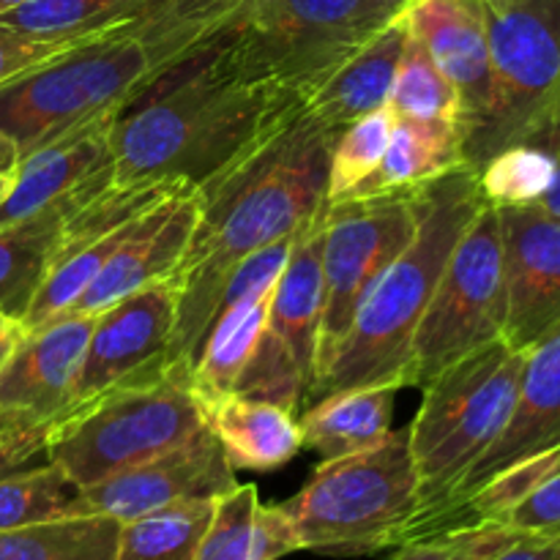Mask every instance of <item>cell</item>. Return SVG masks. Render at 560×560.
<instances>
[{
    "instance_id": "1",
    "label": "cell",
    "mask_w": 560,
    "mask_h": 560,
    "mask_svg": "<svg viewBox=\"0 0 560 560\" xmlns=\"http://www.w3.org/2000/svg\"><path fill=\"white\" fill-rule=\"evenodd\" d=\"M233 25L153 71L120 107L109 129L113 184L202 189L301 113L299 98L241 69Z\"/></svg>"
},
{
    "instance_id": "2",
    "label": "cell",
    "mask_w": 560,
    "mask_h": 560,
    "mask_svg": "<svg viewBox=\"0 0 560 560\" xmlns=\"http://www.w3.org/2000/svg\"><path fill=\"white\" fill-rule=\"evenodd\" d=\"M337 135L301 109L266 145L202 186V213L178 268L180 304L167 364L191 375L222 288L255 252L299 235L326 208Z\"/></svg>"
},
{
    "instance_id": "3",
    "label": "cell",
    "mask_w": 560,
    "mask_h": 560,
    "mask_svg": "<svg viewBox=\"0 0 560 560\" xmlns=\"http://www.w3.org/2000/svg\"><path fill=\"white\" fill-rule=\"evenodd\" d=\"M485 206L474 167H459L419 189V228L402 255L375 279L348 337L317 377L310 408L328 394L366 386L408 388V361L448 255Z\"/></svg>"
},
{
    "instance_id": "4",
    "label": "cell",
    "mask_w": 560,
    "mask_h": 560,
    "mask_svg": "<svg viewBox=\"0 0 560 560\" xmlns=\"http://www.w3.org/2000/svg\"><path fill=\"white\" fill-rule=\"evenodd\" d=\"M525 359L528 350L495 339L448 364L421 386L424 399L408 424L421 492L419 512L410 525L438 512L506 430L517 405Z\"/></svg>"
},
{
    "instance_id": "5",
    "label": "cell",
    "mask_w": 560,
    "mask_h": 560,
    "mask_svg": "<svg viewBox=\"0 0 560 560\" xmlns=\"http://www.w3.org/2000/svg\"><path fill=\"white\" fill-rule=\"evenodd\" d=\"M421 503L408 427L366 452L323 459L310 485L282 503L301 547L326 556H372L399 547Z\"/></svg>"
},
{
    "instance_id": "6",
    "label": "cell",
    "mask_w": 560,
    "mask_h": 560,
    "mask_svg": "<svg viewBox=\"0 0 560 560\" xmlns=\"http://www.w3.org/2000/svg\"><path fill=\"white\" fill-rule=\"evenodd\" d=\"M156 69V52L137 22L85 38L0 88V137L20 159L27 156L91 120L120 113Z\"/></svg>"
},
{
    "instance_id": "7",
    "label": "cell",
    "mask_w": 560,
    "mask_h": 560,
    "mask_svg": "<svg viewBox=\"0 0 560 560\" xmlns=\"http://www.w3.org/2000/svg\"><path fill=\"white\" fill-rule=\"evenodd\" d=\"M202 427L189 372L170 366L77 408L49 435L44 454L82 490L184 446Z\"/></svg>"
},
{
    "instance_id": "8",
    "label": "cell",
    "mask_w": 560,
    "mask_h": 560,
    "mask_svg": "<svg viewBox=\"0 0 560 560\" xmlns=\"http://www.w3.org/2000/svg\"><path fill=\"white\" fill-rule=\"evenodd\" d=\"M402 9V0H255L230 44L241 69L301 102Z\"/></svg>"
},
{
    "instance_id": "9",
    "label": "cell",
    "mask_w": 560,
    "mask_h": 560,
    "mask_svg": "<svg viewBox=\"0 0 560 560\" xmlns=\"http://www.w3.org/2000/svg\"><path fill=\"white\" fill-rule=\"evenodd\" d=\"M492 102L465 140L479 170L498 151L552 135L560 115V0H485Z\"/></svg>"
},
{
    "instance_id": "10",
    "label": "cell",
    "mask_w": 560,
    "mask_h": 560,
    "mask_svg": "<svg viewBox=\"0 0 560 560\" xmlns=\"http://www.w3.org/2000/svg\"><path fill=\"white\" fill-rule=\"evenodd\" d=\"M506 277L498 208L481 206L448 255L424 317L416 328L408 386L421 388L463 355L503 339Z\"/></svg>"
},
{
    "instance_id": "11",
    "label": "cell",
    "mask_w": 560,
    "mask_h": 560,
    "mask_svg": "<svg viewBox=\"0 0 560 560\" xmlns=\"http://www.w3.org/2000/svg\"><path fill=\"white\" fill-rule=\"evenodd\" d=\"M419 228V189L348 197L323 208V315L317 377L326 372L366 290L397 260ZM315 377V383H317ZM312 397V394H310Z\"/></svg>"
},
{
    "instance_id": "12",
    "label": "cell",
    "mask_w": 560,
    "mask_h": 560,
    "mask_svg": "<svg viewBox=\"0 0 560 560\" xmlns=\"http://www.w3.org/2000/svg\"><path fill=\"white\" fill-rule=\"evenodd\" d=\"M91 315H60L27 331L0 372V454L27 468L74 413Z\"/></svg>"
},
{
    "instance_id": "13",
    "label": "cell",
    "mask_w": 560,
    "mask_h": 560,
    "mask_svg": "<svg viewBox=\"0 0 560 560\" xmlns=\"http://www.w3.org/2000/svg\"><path fill=\"white\" fill-rule=\"evenodd\" d=\"M178 304L180 282L178 277H167L145 284L93 317L77 381V408L93 402L109 388L170 370L167 353Z\"/></svg>"
},
{
    "instance_id": "14",
    "label": "cell",
    "mask_w": 560,
    "mask_h": 560,
    "mask_svg": "<svg viewBox=\"0 0 560 560\" xmlns=\"http://www.w3.org/2000/svg\"><path fill=\"white\" fill-rule=\"evenodd\" d=\"M238 485L222 446L208 427L191 441L148 463L82 487L69 514H102L118 523L186 501H217Z\"/></svg>"
},
{
    "instance_id": "15",
    "label": "cell",
    "mask_w": 560,
    "mask_h": 560,
    "mask_svg": "<svg viewBox=\"0 0 560 560\" xmlns=\"http://www.w3.org/2000/svg\"><path fill=\"white\" fill-rule=\"evenodd\" d=\"M506 277L503 339L530 350L560 331V219L539 206L498 208Z\"/></svg>"
},
{
    "instance_id": "16",
    "label": "cell",
    "mask_w": 560,
    "mask_h": 560,
    "mask_svg": "<svg viewBox=\"0 0 560 560\" xmlns=\"http://www.w3.org/2000/svg\"><path fill=\"white\" fill-rule=\"evenodd\" d=\"M200 213L202 197L197 189L175 191L142 213L129 238L104 262L69 315L96 317L98 312L118 304L145 284L175 277L200 222Z\"/></svg>"
},
{
    "instance_id": "17",
    "label": "cell",
    "mask_w": 560,
    "mask_h": 560,
    "mask_svg": "<svg viewBox=\"0 0 560 560\" xmlns=\"http://www.w3.org/2000/svg\"><path fill=\"white\" fill-rule=\"evenodd\" d=\"M408 31L457 88L465 140L485 124L492 102L490 38L485 0H405Z\"/></svg>"
},
{
    "instance_id": "18",
    "label": "cell",
    "mask_w": 560,
    "mask_h": 560,
    "mask_svg": "<svg viewBox=\"0 0 560 560\" xmlns=\"http://www.w3.org/2000/svg\"><path fill=\"white\" fill-rule=\"evenodd\" d=\"M118 113L91 120L16 162L14 184L0 202V228L77 200L113 175L109 129Z\"/></svg>"
},
{
    "instance_id": "19",
    "label": "cell",
    "mask_w": 560,
    "mask_h": 560,
    "mask_svg": "<svg viewBox=\"0 0 560 560\" xmlns=\"http://www.w3.org/2000/svg\"><path fill=\"white\" fill-rule=\"evenodd\" d=\"M556 446H560V331L528 350L523 381H520L517 405H514L512 419H509L501 438L487 448L485 457L468 470V476L459 481L457 490L452 492V498L438 512L410 525L402 541H408V536L419 525H424L427 520L448 512V509L463 503L468 495H474L485 481L501 474L503 468Z\"/></svg>"
},
{
    "instance_id": "20",
    "label": "cell",
    "mask_w": 560,
    "mask_h": 560,
    "mask_svg": "<svg viewBox=\"0 0 560 560\" xmlns=\"http://www.w3.org/2000/svg\"><path fill=\"white\" fill-rule=\"evenodd\" d=\"M405 36H408V22L399 14L364 47L355 49L348 60L328 71L301 98V109L315 118L323 129L339 135L364 115L386 107L399 58H402Z\"/></svg>"
},
{
    "instance_id": "21",
    "label": "cell",
    "mask_w": 560,
    "mask_h": 560,
    "mask_svg": "<svg viewBox=\"0 0 560 560\" xmlns=\"http://www.w3.org/2000/svg\"><path fill=\"white\" fill-rule=\"evenodd\" d=\"M323 211L295 235L288 262L279 273L268 310V328L290 350L304 383V408L317 377V342L323 315Z\"/></svg>"
},
{
    "instance_id": "22",
    "label": "cell",
    "mask_w": 560,
    "mask_h": 560,
    "mask_svg": "<svg viewBox=\"0 0 560 560\" xmlns=\"http://www.w3.org/2000/svg\"><path fill=\"white\" fill-rule=\"evenodd\" d=\"M197 402L233 470H277L304 448L299 419L282 405L241 394Z\"/></svg>"
},
{
    "instance_id": "23",
    "label": "cell",
    "mask_w": 560,
    "mask_h": 560,
    "mask_svg": "<svg viewBox=\"0 0 560 560\" xmlns=\"http://www.w3.org/2000/svg\"><path fill=\"white\" fill-rule=\"evenodd\" d=\"M465 164L468 162H465L463 129L457 124L397 118L381 164L353 191V197L416 191Z\"/></svg>"
},
{
    "instance_id": "24",
    "label": "cell",
    "mask_w": 560,
    "mask_h": 560,
    "mask_svg": "<svg viewBox=\"0 0 560 560\" xmlns=\"http://www.w3.org/2000/svg\"><path fill=\"white\" fill-rule=\"evenodd\" d=\"M397 386H366L328 394L301 416V441L323 459L366 452L392 435Z\"/></svg>"
},
{
    "instance_id": "25",
    "label": "cell",
    "mask_w": 560,
    "mask_h": 560,
    "mask_svg": "<svg viewBox=\"0 0 560 560\" xmlns=\"http://www.w3.org/2000/svg\"><path fill=\"white\" fill-rule=\"evenodd\" d=\"M164 0H27L0 25L33 38H88L145 20Z\"/></svg>"
},
{
    "instance_id": "26",
    "label": "cell",
    "mask_w": 560,
    "mask_h": 560,
    "mask_svg": "<svg viewBox=\"0 0 560 560\" xmlns=\"http://www.w3.org/2000/svg\"><path fill=\"white\" fill-rule=\"evenodd\" d=\"M120 523L102 514H69L0 530V560H115Z\"/></svg>"
},
{
    "instance_id": "27",
    "label": "cell",
    "mask_w": 560,
    "mask_h": 560,
    "mask_svg": "<svg viewBox=\"0 0 560 560\" xmlns=\"http://www.w3.org/2000/svg\"><path fill=\"white\" fill-rule=\"evenodd\" d=\"M71 202L49 208V211L11 224V228H0V310L25 317L44 273L52 262L60 224H63L66 208Z\"/></svg>"
},
{
    "instance_id": "28",
    "label": "cell",
    "mask_w": 560,
    "mask_h": 560,
    "mask_svg": "<svg viewBox=\"0 0 560 560\" xmlns=\"http://www.w3.org/2000/svg\"><path fill=\"white\" fill-rule=\"evenodd\" d=\"M556 142L552 135L517 142L487 159L479 170V191L492 208L539 206L556 184Z\"/></svg>"
},
{
    "instance_id": "29",
    "label": "cell",
    "mask_w": 560,
    "mask_h": 560,
    "mask_svg": "<svg viewBox=\"0 0 560 560\" xmlns=\"http://www.w3.org/2000/svg\"><path fill=\"white\" fill-rule=\"evenodd\" d=\"M217 501H186L142 517L118 530L115 560H195Z\"/></svg>"
},
{
    "instance_id": "30",
    "label": "cell",
    "mask_w": 560,
    "mask_h": 560,
    "mask_svg": "<svg viewBox=\"0 0 560 560\" xmlns=\"http://www.w3.org/2000/svg\"><path fill=\"white\" fill-rule=\"evenodd\" d=\"M252 3L255 0H164L151 16L137 22V31L153 47L162 69L186 49L241 20Z\"/></svg>"
},
{
    "instance_id": "31",
    "label": "cell",
    "mask_w": 560,
    "mask_h": 560,
    "mask_svg": "<svg viewBox=\"0 0 560 560\" xmlns=\"http://www.w3.org/2000/svg\"><path fill=\"white\" fill-rule=\"evenodd\" d=\"M388 109L397 118L421 120H448L463 129V102L452 82L446 80L424 44L408 31L399 58L397 77H394Z\"/></svg>"
},
{
    "instance_id": "32",
    "label": "cell",
    "mask_w": 560,
    "mask_h": 560,
    "mask_svg": "<svg viewBox=\"0 0 560 560\" xmlns=\"http://www.w3.org/2000/svg\"><path fill=\"white\" fill-rule=\"evenodd\" d=\"M80 487L52 463L0 476V530L69 517Z\"/></svg>"
},
{
    "instance_id": "33",
    "label": "cell",
    "mask_w": 560,
    "mask_h": 560,
    "mask_svg": "<svg viewBox=\"0 0 560 560\" xmlns=\"http://www.w3.org/2000/svg\"><path fill=\"white\" fill-rule=\"evenodd\" d=\"M394 124H397V115L386 104L339 131L331 145V159H328L326 202L348 200L375 173L392 140Z\"/></svg>"
},
{
    "instance_id": "34",
    "label": "cell",
    "mask_w": 560,
    "mask_h": 560,
    "mask_svg": "<svg viewBox=\"0 0 560 560\" xmlns=\"http://www.w3.org/2000/svg\"><path fill=\"white\" fill-rule=\"evenodd\" d=\"M523 534L501 523L465 525L443 534L402 541L394 560H492Z\"/></svg>"
},
{
    "instance_id": "35",
    "label": "cell",
    "mask_w": 560,
    "mask_h": 560,
    "mask_svg": "<svg viewBox=\"0 0 560 560\" xmlns=\"http://www.w3.org/2000/svg\"><path fill=\"white\" fill-rule=\"evenodd\" d=\"M260 503L255 485H235L213 503V517L195 560H249L252 514Z\"/></svg>"
},
{
    "instance_id": "36",
    "label": "cell",
    "mask_w": 560,
    "mask_h": 560,
    "mask_svg": "<svg viewBox=\"0 0 560 560\" xmlns=\"http://www.w3.org/2000/svg\"><path fill=\"white\" fill-rule=\"evenodd\" d=\"M91 38V36H88ZM85 38H33L0 25V88L20 80L27 71L49 63Z\"/></svg>"
},
{
    "instance_id": "37",
    "label": "cell",
    "mask_w": 560,
    "mask_h": 560,
    "mask_svg": "<svg viewBox=\"0 0 560 560\" xmlns=\"http://www.w3.org/2000/svg\"><path fill=\"white\" fill-rule=\"evenodd\" d=\"M299 550H304L299 528L282 503H257L252 514L249 560H279Z\"/></svg>"
},
{
    "instance_id": "38",
    "label": "cell",
    "mask_w": 560,
    "mask_h": 560,
    "mask_svg": "<svg viewBox=\"0 0 560 560\" xmlns=\"http://www.w3.org/2000/svg\"><path fill=\"white\" fill-rule=\"evenodd\" d=\"M517 534H560V470L503 517Z\"/></svg>"
},
{
    "instance_id": "39",
    "label": "cell",
    "mask_w": 560,
    "mask_h": 560,
    "mask_svg": "<svg viewBox=\"0 0 560 560\" xmlns=\"http://www.w3.org/2000/svg\"><path fill=\"white\" fill-rule=\"evenodd\" d=\"M492 560H560V534H523Z\"/></svg>"
},
{
    "instance_id": "40",
    "label": "cell",
    "mask_w": 560,
    "mask_h": 560,
    "mask_svg": "<svg viewBox=\"0 0 560 560\" xmlns=\"http://www.w3.org/2000/svg\"><path fill=\"white\" fill-rule=\"evenodd\" d=\"M25 337L27 328L25 323H22V317L0 310V372H3V366L9 364V359L14 355V350L20 348Z\"/></svg>"
},
{
    "instance_id": "41",
    "label": "cell",
    "mask_w": 560,
    "mask_h": 560,
    "mask_svg": "<svg viewBox=\"0 0 560 560\" xmlns=\"http://www.w3.org/2000/svg\"><path fill=\"white\" fill-rule=\"evenodd\" d=\"M552 142H556V162H558L556 164V184H552V189L547 191L545 200L539 202V208L560 219V115L556 120V129H552Z\"/></svg>"
},
{
    "instance_id": "42",
    "label": "cell",
    "mask_w": 560,
    "mask_h": 560,
    "mask_svg": "<svg viewBox=\"0 0 560 560\" xmlns=\"http://www.w3.org/2000/svg\"><path fill=\"white\" fill-rule=\"evenodd\" d=\"M16 162H20V153H16V148L11 145L5 137H0V173H9V170H14Z\"/></svg>"
},
{
    "instance_id": "43",
    "label": "cell",
    "mask_w": 560,
    "mask_h": 560,
    "mask_svg": "<svg viewBox=\"0 0 560 560\" xmlns=\"http://www.w3.org/2000/svg\"><path fill=\"white\" fill-rule=\"evenodd\" d=\"M11 184H14V170H9V173H0V202H3V197L9 195Z\"/></svg>"
},
{
    "instance_id": "44",
    "label": "cell",
    "mask_w": 560,
    "mask_h": 560,
    "mask_svg": "<svg viewBox=\"0 0 560 560\" xmlns=\"http://www.w3.org/2000/svg\"><path fill=\"white\" fill-rule=\"evenodd\" d=\"M27 468H31V465H27ZM16 470H22L20 465H14V463H9V459L3 457V454H0V476H9V474H16Z\"/></svg>"
},
{
    "instance_id": "45",
    "label": "cell",
    "mask_w": 560,
    "mask_h": 560,
    "mask_svg": "<svg viewBox=\"0 0 560 560\" xmlns=\"http://www.w3.org/2000/svg\"><path fill=\"white\" fill-rule=\"evenodd\" d=\"M22 3H27V0H0V14H5V11L16 9V5H22Z\"/></svg>"
},
{
    "instance_id": "46",
    "label": "cell",
    "mask_w": 560,
    "mask_h": 560,
    "mask_svg": "<svg viewBox=\"0 0 560 560\" xmlns=\"http://www.w3.org/2000/svg\"><path fill=\"white\" fill-rule=\"evenodd\" d=\"M402 3H405V0H402Z\"/></svg>"
}]
</instances>
